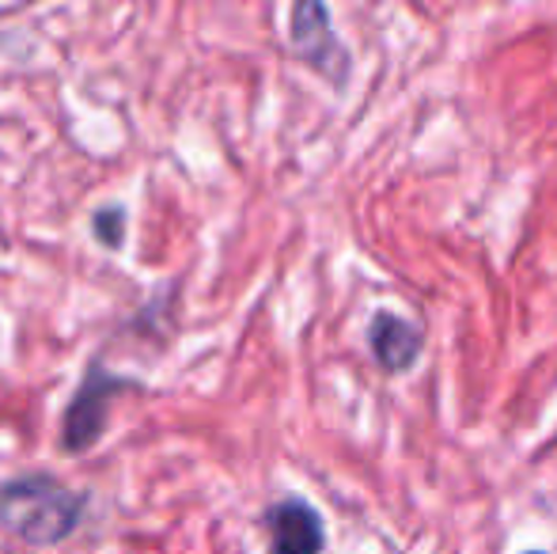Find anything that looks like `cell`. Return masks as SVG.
I'll use <instances>...</instances> for the list:
<instances>
[{"label":"cell","instance_id":"6da1fadb","mask_svg":"<svg viewBox=\"0 0 557 554\" xmlns=\"http://www.w3.org/2000/svg\"><path fill=\"white\" fill-rule=\"evenodd\" d=\"M84 517V497L53 475H20L0 482V525L30 547L69 540Z\"/></svg>","mask_w":557,"mask_h":554},{"label":"cell","instance_id":"7a4b0ae2","mask_svg":"<svg viewBox=\"0 0 557 554\" xmlns=\"http://www.w3.org/2000/svg\"><path fill=\"white\" fill-rule=\"evenodd\" d=\"M288 38H293V50L311 73H319L326 84L345 88L352 73V58L345 50V42L334 35L331 8L319 4V0H300L293 8V20H288Z\"/></svg>","mask_w":557,"mask_h":554},{"label":"cell","instance_id":"3957f363","mask_svg":"<svg viewBox=\"0 0 557 554\" xmlns=\"http://www.w3.org/2000/svg\"><path fill=\"white\" fill-rule=\"evenodd\" d=\"M262 528L270 535V554H323L326 525L319 509L304 497H281L262 513Z\"/></svg>","mask_w":557,"mask_h":554},{"label":"cell","instance_id":"277c9868","mask_svg":"<svg viewBox=\"0 0 557 554\" xmlns=\"http://www.w3.org/2000/svg\"><path fill=\"white\" fill-rule=\"evenodd\" d=\"M122 387V380L107 377L103 369H91L88 380L81 384L76 399L69 403L65 415V448L84 452L99 441V433L107 429V407H111V395Z\"/></svg>","mask_w":557,"mask_h":554},{"label":"cell","instance_id":"5b68a950","mask_svg":"<svg viewBox=\"0 0 557 554\" xmlns=\"http://www.w3.org/2000/svg\"><path fill=\"white\" fill-rule=\"evenodd\" d=\"M368 349L380 361V369L395 377V372H410L418 365L421 349H425V334L406 316L380 308L372 316V323H368Z\"/></svg>","mask_w":557,"mask_h":554},{"label":"cell","instance_id":"8992f818","mask_svg":"<svg viewBox=\"0 0 557 554\" xmlns=\"http://www.w3.org/2000/svg\"><path fill=\"white\" fill-rule=\"evenodd\" d=\"M122 229H125V213H122V209H99V213H96V236L103 239L107 247L122 244Z\"/></svg>","mask_w":557,"mask_h":554},{"label":"cell","instance_id":"52a82bcc","mask_svg":"<svg viewBox=\"0 0 557 554\" xmlns=\"http://www.w3.org/2000/svg\"><path fill=\"white\" fill-rule=\"evenodd\" d=\"M523 554H546V551H523Z\"/></svg>","mask_w":557,"mask_h":554}]
</instances>
